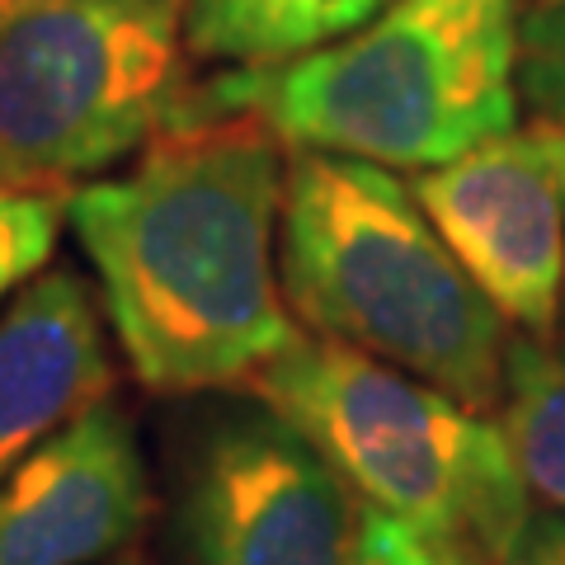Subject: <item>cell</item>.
I'll use <instances>...</instances> for the list:
<instances>
[{
	"label": "cell",
	"instance_id": "1",
	"mask_svg": "<svg viewBox=\"0 0 565 565\" xmlns=\"http://www.w3.org/2000/svg\"><path fill=\"white\" fill-rule=\"evenodd\" d=\"M282 137L245 104L193 99L122 170L71 189L66 222L141 386L250 382L297 334L274 269Z\"/></svg>",
	"mask_w": 565,
	"mask_h": 565
},
{
	"label": "cell",
	"instance_id": "2",
	"mask_svg": "<svg viewBox=\"0 0 565 565\" xmlns=\"http://www.w3.org/2000/svg\"><path fill=\"white\" fill-rule=\"evenodd\" d=\"M282 297L302 321L471 411L504 396L509 321L386 166L297 151L278 212Z\"/></svg>",
	"mask_w": 565,
	"mask_h": 565
},
{
	"label": "cell",
	"instance_id": "3",
	"mask_svg": "<svg viewBox=\"0 0 565 565\" xmlns=\"http://www.w3.org/2000/svg\"><path fill=\"white\" fill-rule=\"evenodd\" d=\"M514 0H392L349 39L222 76L297 151L434 170L514 128Z\"/></svg>",
	"mask_w": 565,
	"mask_h": 565
},
{
	"label": "cell",
	"instance_id": "4",
	"mask_svg": "<svg viewBox=\"0 0 565 565\" xmlns=\"http://www.w3.org/2000/svg\"><path fill=\"white\" fill-rule=\"evenodd\" d=\"M363 504L467 565H500L533 514L504 429L438 386L326 334H297L245 382Z\"/></svg>",
	"mask_w": 565,
	"mask_h": 565
},
{
	"label": "cell",
	"instance_id": "5",
	"mask_svg": "<svg viewBox=\"0 0 565 565\" xmlns=\"http://www.w3.org/2000/svg\"><path fill=\"white\" fill-rule=\"evenodd\" d=\"M193 0H0V189L99 180L189 95Z\"/></svg>",
	"mask_w": 565,
	"mask_h": 565
},
{
	"label": "cell",
	"instance_id": "6",
	"mask_svg": "<svg viewBox=\"0 0 565 565\" xmlns=\"http://www.w3.org/2000/svg\"><path fill=\"white\" fill-rule=\"evenodd\" d=\"M180 519L193 565H349L359 527L344 476L264 401L199 434Z\"/></svg>",
	"mask_w": 565,
	"mask_h": 565
},
{
	"label": "cell",
	"instance_id": "7",
	"mask_svg": "<svg viewBox=\"0 0 565 565\" xmlns=\"http://www.w3.org/2000/svg\"><path fill=\"white\" fill-rule=\"evenodd\" d=\"M411 193L509 326L552 334L565 292V122L504 128L448 166L419 170Z\"/></svg>",
	"mask_w": 565,
	"mask_h": 565
},
{
	"label": "cell",
	"instance_id": "8",
	"mask_svg": "<svg viewBox=\"0 0 565 565\" xmlns=\"http://www.w3.org/2000/svg\"><path fill=\"white\" fill-rule=\"evenodd\" d=\"M147 504L137 429L104 396L0 481V565H99L141 533Z\"/></svg>",
	"mask_w": 565,
	"mask_h": 565
},
{
	"label": "cell",
	"instance_id": "9",
	"mask_svg": "<svg viewBox=\"0 0 565 565\" xmlns=\"http://www.w3.org/2000/svg\"><path fill=\"white\" fill-rule=\"evenodd\" d=\"M109 392L114 363L85 278L33 274L0 307V481Z\"/></svg>",
	"mask_w": 565,
	"mask_h": 565
},
{
	"label": "cell",
	"instance_id": "10",
	"mask_svg": "<svg viewBox=\"0 0 565 565\" xmlns=\"http://www.w3.org/2000/svg\"><path fill=\"white\" fill-rule=\"evenodd\" d=\"M392 0H193L189 47L193 57L250 66H282L292 57L349 39Z\"/></svg>",
	"mask_w": 565,
	"mask_h": 565
},
{
	"label": "cell",
	"instance_id": "11",
	"mask_svg": "<svg viewBox=\"0 0 565 565\" xmlns=\"http://www.w3.org/2000/svg\"><path fill=\"white\" fill-rule=\"evenodd\" d=\"M500 429L527 500L565 514V344L509 340Z\"/></svg>",
	"mask_w": 565,
	"mask_h": 565
},
{
	"label": "cell",
	"instance_id": "12",
	"mask_svg": "<svg viewBox=\"0 0 565 565\" xmlns=\"http://www.w3.org/2000/svg\"><path fill=\"white\" fill-rule=\"evenodd\" d=\"M62 193H29L0 189V307L24 288L33 274H43L52 259L62 226Z\"/></svg>",
	"mask_w": 565,
	"mask_h": 565
},
{
	"label": "cell",
	"instance_id": "13",
	"mask_svg": "<svg viewBox=\"0 0 565 565\" xmlns=\"http://www.w3.org/2000/svg\"><path fill=\"white\" fill-rule=\"evenodd\" d=\"M349 565H467V561L457 552H448V546L429 542L424 533H415L411 523L363 504L359 527H353Z\"/></svg>",
	"mask_w": 565,
	"mask_h": 565
},
{
	"label": "cell",
	"instance_id": "14",
	"mask_svg": "<svg viewBox=\"0 0 565 565\" xmlns=\"http://www.w3.org/2000/svg\"><path fill=\"white\" fill-rule=\"evenodd\" d=\"M500 565H565V514H552V509L527 514Z\"/></svg>",
	"mask_w": 565,
	"mask_h": 565
},
{
	"label": "cell",
	"instance_id": "15",
	"mask_svg": "<svg viewBox=\"0 0 565 565\" xmlns=\"http://www.w3.org/2000/svg\"><path fill=\"white\" fill-rule=\"evenodd\" d=\"M561 122H565V118H561Z\"/></svg>",
	"mask_w": 565,
	"mask_h": 565
}]
</instances>
